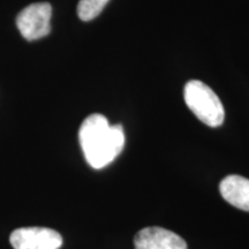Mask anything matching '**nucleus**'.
<instances>
[{
    "instance_id": "obj_7",
    "label": "nucleus",
    "mask_w": 249,
    "mask_h": 249,
    "mask_svg": "<svg viewBox=\"0 0 249 249\" xmlns=\"http://www.w3.org/2000/svg\"><path fill=\"white\" fill-rule=\"evenodd\" d=\"M108 0H80L77 5V15L82 21H91L97 18Z\"/></svg>"
},
{
    "instance_id": "obj_1",
    "label": "nucleus",
    "mask_w": 249,
    "mask_h": 249,
    "mask_svg": "<svg viewBox=\"0 0 249 249\" xmlns=\"http://www.w3.org/2000/svg\"><path fill=\"white\" fill-rule=\"evenodd\" d=\"M79 141L87 161L93 169H103L112 163L124 145L121 124L111 126L103 114L86 118L79 130Z\"/></svg>"
},
{
    "instance_id": "obj_4",
    "label": "nucleus",
    "mask_w": 249,
    "mask_h": 249,
    "mask_svg": "<svg viewBox=\"0 0 249 249\" xmlns=\"http://www.w3.org/2000/svg\"><path fill=\"white\" fill-rule=\"evenodd\" d=\"M14 249H59L62 238L57 231L46 227H22L9 238Z\"/></svg>"
},
{
    "instance_id": "obj_2",
    "label": "nucleus",
    "mask_w": 249,
    "mask_h": 249,
    "mask_svg": "<svg viewBox=\"0 0 249 249\" xmlns=\"http://www.w3.org/2000/svg\"><path fill=\"white\" fill-rule=\"evenodd\" d=\"M186 105L207 126H222L225 119V110L220 99L209 86L202 81L192 80L186 83L183 91Z\"/></svg>"
},
{
    "instance_id": "obj_6",
    "label": "nucleus",
    "mask_w": 249,
    "mask_h": 249,
    "mask_svg": "<svg viewBox=\"0 0 249 249\" xmlns=\"http://www.w3.org/2000/svg\"><path fill=\"white\" fill-rule=\"evenodd\" d=\"M223 198L238 209L249 211V179L241 176H227L219 185Z\"/></svg>"
},
{
    "instance_id": "obj_5",
    "label": "nucleus",
    "mask_w": 249,
    "mask_h": 249,
    "mask_svg": "<svg viewBox=\"0 0 249 249\" xmlns=\"http://www.w3.org/2000/svg\"><path fill=\"white\" fill-rule=\"evenodd\" d=\"M135 249H187L181 236L161 227H145L134 238Z\"/></svg>"
},
{
    "instance_id": "obj_3",
    "label": "nucleus",
    "mask_w": 249,
    "mask_h": 249,
    "mask_svg": "<svg viewBox=\"0 0 249 249\" xmlns=\"http://www.w3.org/2000/svg\"><path fill=\"white\" fill-rule=\"evenodd\" d=\"M52 7L49 2H36L27 6L17 18V26L27 40H36L51 31Z\"/></svg>"
}]
</instances>
